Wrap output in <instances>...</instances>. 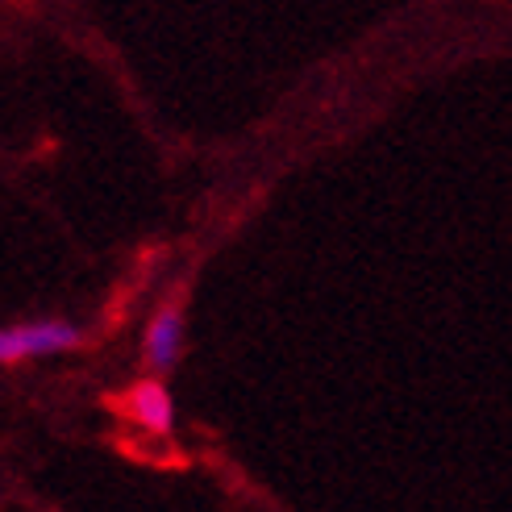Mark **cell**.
Listing matches in <instances>:
<instances>
[{"label":"cell","mask_w":512,"mask_h":512,"mask_svg":"<svg viewBox=\"0 0 512 512\" xmlns=\"http://www.w3.org/2000/svg\"><path fill=\"white\" fill-rule=\"evenodd\" d=\"M125 404H130V417L150 429V433H171L175 425V408H171V392L163 388L159 379H142L130 388V396H125Z\"/></svg>","instance_id":"3957f363"},{"label":"cell","mask_w":512,"mask_h":512,"mask_svg":"<svg viewBox=\"0 0 512 512\" xmlns=\"http://www.w3.org/2000/svg\"><path fill=\"white\" fill-rule=\"evenodd\" d=\"M80 329L71 321H21L0 329V367L25 363V358H42V354H59L80 346Z\"/></svg>","instance_id":"6da1fadb"},{"label":"cell","mask_w":512,"mask_h":512,"mask_svg":"<svg viewBox=\"0 0 512 512\" xmlns=\"http://www.w3.org/2000/svg\"><path fill=\"white\" fill-rule=\"evenodd\" d=\"M184 354V309L179 304H163L146 329V363L155 371H167Z\"/></svg>","instance_id":"7a4b0ae2"}]
</instances>
